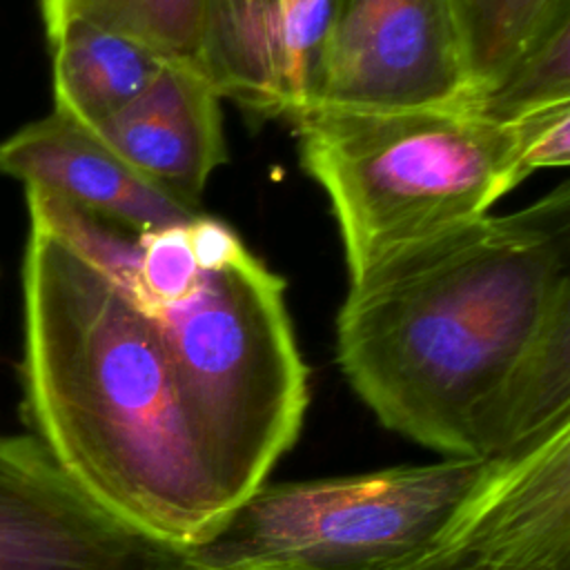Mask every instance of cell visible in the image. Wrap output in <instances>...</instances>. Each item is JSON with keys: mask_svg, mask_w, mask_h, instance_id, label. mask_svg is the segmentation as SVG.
<instances>
[{"mask_svg": "<svg viewBox=\"0 0 570 570\" xmlns=\"http://www.w3.org/2000/svg\"><path fill=\"white\" fill-rule=\"evenodd\" d=\"M390 570H570V421L499 459L441 532Z\"/></svg>", "mask_w": 570, "mask_h": 570, "instance_id": "cell-6", "label": "cell"}, {"mask_svg": "<svg viewBox=\"0 0 570 570\" xmlns=\"http://www.w3.org/2000/svg\"><path fill=\"white\" fill-rule=\"evenodd\" d=\"M336 361L385 428L445 459H505L570 421V183L352 278Z\"/></svg>", "mask_w": 570, "mask_h": 570, "instance_id": "cell-1", "label": "cell"}, {"mask_svg": "<svg viewBox=\"0 0 570 570\" xmlns=\"http://www.w3.org/2000/svg\"><path fill=\"white\" fill-rule=\"evenodd\" d=\"M499 459L263 481L185 554L209 570H390L432 541Z\"/></svg>", "mask_w": 570, "mask_h": 570, "instance_id": "cell-4", "label": "cell"}, {"mask_svg": "<svg viewBox=\"0 0 570 570\" xmlns=\"http://www.w3.org/2000/svg\"><path fill=\"white\" fill-rule=\"evenodd\" d=\"M459 2L327 0L305 111L399 109L463 98L468 67Z\"/></svg>", "mask_w": 570, "mask_h": 570, "instance_id": "cell-5", "label": "cell"}, {"mask_svg": "<svg viewBox=\"0 0 570 570\" xmlns=\"http://www.w3.org/2000/svg\"><path fill=\"white\" fill-rule=\"evenodd\" d=\"M519 174L525 180L537 169L570 165V102L537 111L517 120Z\"/></svg>", "mask_w": 570, "mask_h": 570, "instance_id": "cell-16", "label": "cell"}, {"mask_svg": "<svg viewBox=\"0 0 570 570\" xmlns=\"http://www.w3.org/2000/svg\"><path fill=\"white\" fill-rule=\"evenodd\" d=\"M0 174L134 234L185 227L203 214L58 111L0 140Z\"/></svg>", "mask_w": 570, "mask_h": 570, "instance_id": "cell-8", "label": "cell"}, {"mask_svg": "<svg viewBox=\"0 0 570 570\" xmlns=\"http://www.w3.org/2000/svg\"><path fill=\"white\" fill-rule=\"evenodd\" d=\"M178 550L105 510L36 434H0V570H147Z\"/></svg>", "mask_w": 570, "mask_h": 570, "instance_id": "cell-7", "label": "cell"}, {"mask_svg": "<svg viewBox=\"0 0 570 570\" xmlns=\"http://www.w3.org/2000/svg\"><path fill=\"white\" fill-rule=\"evenodd\" d=\"M220 94L194 65L165 60L154 80L89 131L131 167L198 207L227 163Z\"/></svg>", "mask_w": 570, "mask_h": 570, "instance_id": "cell-9", "label": "cell"}, {"mask_svg": "<svg viewBox=\"0 0 570 570\" xmlns=\"http://www.w3.org/2000/svg\"><path fill=\"white\" fill-rule=\"evenodd\" d=\"M147 570H209V568H203V566L194 563V561L185 554V550L180 548L176 554H171L169 559H165V561H160V563H156V566H151V568H147Z\"/></svg>", "mask_w": 570, "mask_h": 570, "instance_id": "cell-18", "label": "cell"}, {"mask_svg": "<svg viewBox=\"0 0 570 570\" xmlns=\"http://www.w3.org/2000/svg\"><path fill=\"white\" fill-rule=\"evenodd\" d=\"M468 91L490 87L519 56L570 18V0H461Z\"/></svg>", "mask_w": 570, "mask_h": 570, "instance_id": "cell-13", "label": "cell"}, {"mask_svg": "<svg viewBox=\"0 0 570 570\" xmlns=\"http://www.w3.org/2000/svg\"><path fill=\"white\" fill-rule=\"evenodd\" d=\"M269 38L272 0H209L200 69L220 98L261 118L281 116Z\"/></svg>", "mask_w": 570, "mask_h": 570, "instance_id": "cell-11", "label": "cell"}, {"mask_svg": "<svg viewBox=\"0 0 570 570\" xmlns=\"http://www.w3.org/2000/svg\"><path fill=\"white\" fill-rule=\"evenodd\" d=\"M303 171L327 196L350 281L399 247L488 214L523 183L519 125L461 98L294 116Z\"/></svg>", "mask_w": 570, "mask_h": 570, "instance_id": "cell-3", "label": "cell"}, {"mask_svg": "<svg viewBox=\"0 0 570 570\" xmlns=\"http://www.w3.org/2000/svg\"><path fill=\"white\" fill-rule=\"evenodd\" d=\"M20 414L105 510L176 548L232 503L151 323L100 269L29 227L20 269Z\"/></svg>", "mask_w": 570, "mask_h": 570, "instance_id": "cell-2", "label": "cell"}, {"mask_svg": "<svg viewBox=\"0 0 570 570\" xmlns=\"http://www.w3.org/2000/svg\"><path fill=\"white\" fill-rule=\"evenodd\" d=\"M38 7L47 38L82 20L122 33L165 60L200 69L209 0H38Z\"/></svg>", "mask_w": 570, "mask_h": 570, "instance_id": "cell-12", "label": "cell"}, {"mask_svg": "<svg viewBox=\"0 0 570 570\" xmlns=\"http://www.w3.org/2000/svg\"><path fill=\"white\" fill-rule=\"evenodd\" d=\"M461 100L476 114L508 125L570 102V18L519 56L490 87Z\"/></svg>", "mask_w": 570, "mask_h": 570, "instance_id": "cell-14", "label": "cell"}, {"mask_svg": "<svg viewBox=\"0 0 570 570\" xmlns=\"http://www.w3.org/2000/svg\"><path fill=\"white\" fill-rule=\"evenodd\" d=\"M53 111L91 129L134 100L165 58L111 29L71 20L47 38Z\"/></svg>", "mask_w": 570, "mask_h": 570, "instance_id": "cell-10", "label": "cell"}, {"mask_svg": "<svg viewBox=\"0 0 570 570\" xmlns=\"http://www.w3.org/2000/svg\"><path fill=\"white\" fill-rule=\"evenodd\" d=\"M327 0H272V80L281 116L307 107L309 78L325 29Z\"/></svg>", "mask_w": 570, "mask_h": 570, "instance_id": "cell-15", "label": "cell"}, {"mask_svg": "<svg viewBox=\"0 0 570 570\" xmlns=\"http://www.w3.org/2000/svg\"><path fill=\"white\" fill-rule=\"evenodd\" d=\"M185 229L191 256L203 272L220 269L249 249L227 223L214 216L200 214Z\"/></svg>", "mask_w": 570, "mask_h": 570, "instance_id": "cell-17", "label": "cell"}]
</instances>
